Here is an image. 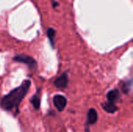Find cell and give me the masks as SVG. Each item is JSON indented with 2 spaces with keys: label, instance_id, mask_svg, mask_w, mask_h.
Returning <instances> with one entry per match:
<instances>
[{
  "label": "cell",
  "instance_id": "cell-10",
  "mask_svg": "<svg viewBox=\"0 0 133 132\" xmlns=\"http://www.w3.org/2000/svg\"><path fill=\"white\" fill-rule=\"evenodd\" d=\"M132 80H129V81H126V82H122V90L123 91V93H125V94H128L130 90H131V88H132Z\"/></svg>",
  "mask_w": 133,
  "mask_h": 132
},
{
  "label": "cell",
  "instance_id": "cell-11",
  "mask_svg": "<svg viewBox=\"0 0 133 132\" xmlns=\"http://www.w3.org/2000/svg\"><path fill=\"white\" fill-rule=\"evenodd\" d=\"M51 1H52V3H53V4H52V5H53V7H54V8H55L57 5H58V3L57 2H55V0H51Z\"/></svg>",
  "mask_w": 133,
  "mask_h": 132
},
{
  "label": "cell",
  "instance_id": "cell-2",
  "mask_svg": "<svg viewBox=\"0 0 133 132\" xmlns=\"http://www.w3.org/2000/svg\"><path fill=\"white\" fill-rule=\"evenodd\" d=\"M13 60L15 61L25 64L30 69H36V68L37 66V61L31 56H29L26 54H17L13 57Z\"/></svg>",
  "mask_w": 133,
  "mask_h": 132
},
{
  "label": "cell",
  "instance_id": "cell-3",
  "mask_svg": "<svg viewBox=\"0 0 133 132\" xmlns=\"http://www.w3.org/2000/svg\"><path fill=\"white\" fill-rule=\"evenodd\" d=\"M53 103L56 109L59 111L62 112L64 110L67 105V99L62 95H55L53 97Z\"/></svg>",
  "mask_w": 133,
  "mask_h": 132
},
{
  "label": "cell",
  "instance_id": "cell-9",
  "mask_svg": "<svg viewBox=\"0 0 133 132\" xmlns=\"http://www.w3.org/2000/svg\"><path fill=\"white\" fill-rule=\"evenodd\" d=\"M30 103L32 104L33 107L35 110H39L40 109V105H41V100H40V96H39V93H36L30 100Z\"/></svg>",
  "mask_w": 133,
  "mask_h": 132
},
{
  "label": "cell",
  "instance_id": "cell-6",
  "mask_svg": "<svg viewBox=\"0 0 133 132\" xmlns=\"http://www.w3.org/2000/svg\"><path fill=\"white\" fill-rule=\"evenodd\" d=\"M101 107L104 109V110H105L106 112H108L109 114H114L118 110V107L115 104V103H111L109 101L103 103L101 104Z\"/></svg>",
  "mask_w": 133,
  "mask_h": 132
},
{
  "label": "cell",
  "instance_id": "cell-5",
  "mask_svg": "<svg viewBox=\"0 0 133 132\" xmlns=\"http://www.w3.org/2000/svg\"><path fill=\"white\" fill-rule=\"evenodd\" d=\"M97 119H98V115H97V110L94 108H90L87 113V124L94 125V124L97 123Z\"/></svg>",
  "mask_w": 133,
  "mask_h": 132
},
{
  "label": "cell",
  "instance_id": "cell-8",
  "mask_svg": "<svg viewBox=\"0 0 133 132\" xmlns=\"http://www.w3.org/2000/svg\"><path fill=\"white\" fill-rule=\"evenodd\" d=\"M55 33H56V31L54 28H51V27H49L48 30H47V37L51 43V45L52 47H55Z\"/></svg>",
  "mask_w": 133,
  "mask_h": 132
},
{
  "label": "cell",
  "instance_id": "cell-1",
  "mask_svg": "<svg viewBox=\"0 0 133 132\" xmlns=\"http://www.w3.org/2000/svg\"><path fill=\"white\" fill-rule=\"evenodd\" d=\"M31 82L29 79H26L18 87L12 89L8 94L2 96L0 100V107L6 111H12V110H16L18 112V107L27 94Z\"/></svg>",
  "mask_w": 133,
  "mask_h": 132
},
{
  "label": "cell",
  "instance_id": "cell-4",
  "mask_svg": "<svg viewBox=\"0 0 133 132\" xmlns=\"http://www.w3.org/2000/svg\"><path fill=\"white\" fill-rule=\"evenodd\" d=\"M69 84V77L66 72L62 73L59 77H58L54 82V85L56 88L59 89H65L67 88Z\"/></svg>",
  "mask_w": 133,
  "mask_h": 132
},
{
  "label": "cell",
  "instance_id": "cell-7",
  "mask_svg": "<svg viewBox=\"0 0 133 132\" xmlns=\"http://www.w3.org/2000/svg\"><path fill=\"white\" fill-rule=\"evenodd\" d=\"M119 98H120V93L118 89H112V90L109 91L107 94L108 101L111 102V103L116 102L118 100H119Z\"/></svg>",
  "mask_w": 133,
  "mask_h": 132
}]
</instances>
